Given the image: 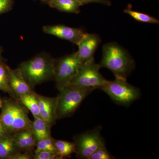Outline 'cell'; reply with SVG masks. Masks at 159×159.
Here are the masks:
<instances>
[{"instance_id":"cell-1","label":"cell","mask_w":159,"mask_h":159,"mask_svg":"<svg viewBox=\"0 0 159 159\" xmlns=\"http://www.w3.org/2000/svg\"><path fill=\"white\" fill-rule=\"evenodd\" d=\"M99 65L100 68L110 70L116 78L126 80L135 68L136 63L127 51L117 43L112 42L103 45Z\"/></svg>"},{"instance_id":"cell-2","label":"cell","mask_w":159,"mask_h":159,"mask_svg":"<svg viewBox=\"0 0 159 159\" xmlns=\"http://www.w3.org/2000/svg\"><path fill=\"white\" fill-rule=\"evenodd\" d=\"M55 58L42 52L20 64L19 69L27 83L33 89L46 81L54 80Z\"/></svg>"},{"instance_id":"cell-3","label":"cell","mask_w":159,"mask_h":159,"mask_svg":"<svg viewBox=\"0 0 159 159\" xmlns=\"http://www.w3.org/2000/svg\"><path fill=\"white\" fill-rule=\"evenodd\" d=\"M0 119L8 132L11 135L24 129H30L31 122L29 110L19 100L8 99L3 101Z\"/></svg>"},{"instance_id":"cell-4","label":"cell","mask_w":159,"mask_h":159,"mask_svg":"<svg viewBox=\"0 0 159 159\" xmlns=\"http://www.w3.org/2000/svg\"><path fill=\"white\" fill-rule=\"evenodd\" d=\"M94 90L69 85L59 90L56 113L57 119L72 116L83 100Z\"/></svg>"},{"instance_id":"cell-5","label":"cell","mask_w":159,"mask_h":159,"mask_svg":"<svg viewBox=\"0 0 159 159\" xmlns=\"http://www.w3.org/2000/svg\"><path fill=\"white\" fill-rule=\"evenodd\" d=\"M100 89L105 92L116 104L126 107L140 99L142 96L140 89L122 78H116L111 81L107 80Z\"/></svg>"},{"instance_id":"cell-6","label":"cell","mask_w":159,"mask_h":159,"mask_svg":"<svg viewBox=\"0 0 159 159\" xmlns=\"http://www.w3.org/2000/svg\"><path fill=\"white\" fill-rule=\"evenodd\" d=\"M83 63L77 52L55 59L54 80L58 90L70 84Z\"/></svg>"},{"instance_id":"cell-7","label":"cell","mask_w":159,"mask_h":159,"mask_svg":"<svg viewBox=\"0 0 159 159\" xmlns=\"http://www.w3.org/2000/svg\"><path fill=\"white\" fill-rule=\"evenodd\" d=\"M100 69L94 59L84 62L69 85L94 91L100 89L107 80L100 73Z\"/></svg>"},{"instance_id":"cell-8","label":"cell","mask_w":159,"mask_h":159,"mask_svg":"<svg viewBox=\"0 0 159 159\" xmlns=\"http://www.w3.org/2000/svg\"><path fill=\"white\" fill-rule=\"evenodd\" d=\"M101 130L102 127L99 125L74 136L75 153L79 158L89 159L98 148L105 146V139L101 135Z\"/></svg>"},{"instance_id":"cell-9","label":"cell","mask_w":159,"mask_h":159,"mask_svg":"<svg viewBox=\"0 0 159 159\" xmlns=\"http://www.w3.org/2000/svg\"><path fill=\"white\" fill-rule=\"evenodd\" d=\"M43 31L46 34L68 41L77 46L86 34L82 29L62 25L44 26L43 27Z\"/></svg>"},{"instance_id":"cell-10","label":"cell","mask_w":159,"mask_h":159,"mask_svg":"<svg viewBox=\"0 0 159 159\" xmlns=\"http://www.w3.org/2000/svg\"><path fill=\"white\" fill-rule=\"evenodd\" d=\"M37 99L40 116L51 128L57 120L56 113L57 97H47L38 94Z\"/></svg>"},{"instance_id":"cell-11","label":"cell","mask_w":159,"mask_h":159,"mask_svg":"<svg viewBox=\"0 0 159 159\" xmlns=\"http://www.w3.org/2000/svg\"><path fill=\"white\" fill-rule=\"evenodd\" d=\"M101 42L98 34L86 33L77 45V53L83 63L94 59V54Z\"/></svg>"},{"instance_id":"cell-12","label":"cell","mask_w":159,"mask_h":159,"mask_svg":"<svg viewBox=\"0 0 159 159\" xmlns=\"http://www.w3.org/2000/svg\"><path fill=\"white\" fill-rule=\"evenodd\" d=\"M9 83L15 99L18 100L22 95L33 91L25 80L19 68L15 70L10 69Z\"/></svg>"},{"instance_id":"cell-13","label":"cell","mask_w":159,"mask_h":159,"mask_svg":"<svg viewBox=\"0 0 159 159\" xmlns=\"http://www.w3.org/2000/svg\"><path fill=\"white\" fill-rule=\"evenodd\" d=\"M22 152L13 135L9 134L0 139V159H12Z\"/></svg>"},{"instance_id":"cell-14","label":"cell","mask_w":159,"mask_h":159,"mask_svg":"<svg viewBox=\"0 0 159 159\" xmlns=\"http://www.w3.org/2000/svg\"><path fill=\"white\" fill-rule=\"evenodd\" d=\"M47 4L61 12L75 14L80 12L81 6L78 0H49Z\"/></svg>"},{"instance_id":"cell-15","label":"cell","mask_w":159,"mask_h":159,"mask_svg":"<svg viewBox=\"0 0 159 159\" xmlns=\"http://www.w3.org/2000/svg\"><path fill=\"white\" fill-rule=\"evenodd\" d=\"M30 129L34 135L36 142L51 137V128L39 117H34V120L31 122Z\"/></svg>"},{"instance_id":"cell-16","label":"cell","mask_w":159,"mask_h":159,"mask_svg":"<svg viewBox=\"0 0 159 159\" xmlns=\"http://www.w3.org/2000/svg\"><path fill=\"white\" fill-rule=\"evenodd\" d=\"M37 95L38 94L32 91L28 93L22 95L18 100L31 112L34 117L40 118Z\"/></svg>"},{"instance_id":"cell-17","label":"cell","mask_w":159,"mask_h":159,"mask_svg":"<svg viewBox=\"0 0 159 159\" xmlns=\"http://www.w3.org/2000/svg\"><path fill=\"white\" fill-rule=\"evenodd\" d=\"M54 144L57 149L59 159H63L64 157H70L71 155L76 152L74 142L54 140Z\"/></svg>"},{"instance_id":"cell-18","label":"cell","mask_w":159,"mask_h":159,"mask_svg":"<svg viewBox=\"0 0 159 159\" xmlns=\"http://www.w3.org/2000/svg\"><path fill=\"white\" fill-rule=\"evenodd\" d=\"M10 68L5 61L0 62V91L9 94L11 98L14 96L9 86V70Z\"/></svg>"},{"instance_id":"cell-19","label":"cell","mask_w":159,"mask_h":159,"mask_svg":"<svg viewBox=\"0 0 159 159\" xmlns=\"http://www.w3.org/2000/svg\"><path fill=\"white\" fill-rule=\"evenodd\" d=\"M124 13L130 16L137 21L149 24H158L159 21L155 18L149 15L134 11L132 9L131 5H129L126 9L124 10Z\"/></svg>"},{"instance_id":"cell-20","label":"cell","mask_w":159,"mask_h":159,"mask_svg":"<svg viewBox=\"0 0 159 159\" xmlns=\"http://www.w3.org/2000/svg\"><path fill=\"white\" fill-rule=\"evenodd\" d=\"M54 140L52 137H50L38 141L36 143V149L34 152L46 151L57 152V149L54 145Z\"/></svg>"},{"instance_id":"cell-21","label":"cell","mask_w":159,"mask_h":159,"mask_svg":"<svg viewBox=\"0 0 159 159\" xmlns=\"http://www.w3.org/2000/svg\"><path fill=\"white\" fill-rule=\"evenodd\" d=\"M110 152L107 149L106 146L99 147L90 156L89 159H114Z\"/></svg>"},{"instance_id":"cell-22","label":"cell","mask_w":159,"mask_h":159,"mask_svg":"<svg viewBox=\"0 0 159 159\" xmlns=\"http://www.w3.org/2000/svg\"><path fill=\"white\" fill-rule=\"evenodd\" d=\"M21 131L23 134V136L25 139L26 143L29 149L32 151L36 146V142H37L33 133L30 129H24Z\"/></svg>"},{"instance_id":"cell-23","label":"cell","mask_w":159,"mask_h":159,"mask_svg":"<svg viewBox=\"0 0 159 159\" xmlns=\"http://www.w3.org/2000/svg\"><path fill=\"white\" fill-rule=\"evenodd\" d=\"M13 135L16 144L21 150L22 151H31L29 149V147L27 145L25 139L23 136L21 131H19L15 133L14 134H13Z\"/></svg>"},{"instance_id":"cell-24","label":"cell","mask_w":159,"mask_h":159,"mask_svg":"<svg viewBox=\"0 0 159 159\" xmlns=\"http://www.w3.org/2000/svg\"><path fill=\"white\" fill-rule=\"evenodd\" d=\"M59 159L57 152H53L41 151L34 152V159Z\"/></svg>"},{"instance_id":"cell-25","label":"cell","mask_w":159,"mask_h":159,"mask_svg":"<svg viewBox=\"0 0 159 159\" xmlns=\"http://www.w3.org/2000/svg\"><path fill=\"white\" fill-rule=\"evenodd\" d=\"M14 5L13 0H0V15L11 10Z\"/></svg>"},{"instance_id":"cell-26","label":"cell","mask_w":159,"mask_h":159,"mask_svg":"<svg viewBox=\"0 0 159 159\" xmlns=\"http://www.w3.org/2000/svg\"><path fill=\"white\" fill-rule=\"evenodd\" d=\"M81 6L87 5L89 3H98L102 4L107 6H110L111 5V2L110 0H78Z\"/></svg>"},{"instance_id":"cell-27","label":"cell","mask_w":159,"mask_h":159,"mask_svg":"<svg viewBox=\"0 0 159 159\" xmlns=\"http://www.w3.org/2000/svg\"><path fill=\"white\" fill-rule=\"evenodd\" d=\"M34 159V154L31 151L22 152L15 156L12 159Z\"/></svg>"},{"instance_id":"cell-28","label":"cell","mask_w":159,"mask_h":159,"mask_svg":"<svg viewBox=\"0 0 159 159\" xmlns=\"http://www.w3.org/2000/svg\"><path fill=\"white\" fill-rule=\"evenodd\" d=\"M10 134L8 132L0 119V139Z\"/></svg>"},{"instance_id":"cell-29","label":"cell","mask_w":159,"mask_h":159,"mask_svg":"<svg viewBox=\"0 0 159 159\" xmlns=\"http://www.w3.org/2000/svg\"><path fill=\"white\" fill-rule=\"evenodd\" d=\"M3 52V50L2 48V47H0V62L4 61V59L3 58L2 56V53Z\"/></svg>"},{"instance_id":"cell-30","label":"cell","mask_w":159,"mask_h":159,"mask_svg":"<svg viewBox=\"0 0 159 159\" xmlns=\"http://www.w3.org/2000/svg\"><path fill=\"white\" fill-rule=\"evenodd\" d=\"M3 103V101L1 99V98H0V109L2 108V107Z\"/></svg>"},{"instance_id":"cell-31","label":"cell","mask_w":159,"mask_h":159,"mask_svg":"<svg viewBox=\"0 0 159 159\" xmlns=\"http://www.w3.org/2000/svg\"><path fill=\"white\" fill-rule=\"evenodd\" d=\"M40 1H41V2H43L46 3L47 4V3L48 2L49 0H40Z\"/></svg>"}]
</instances>
